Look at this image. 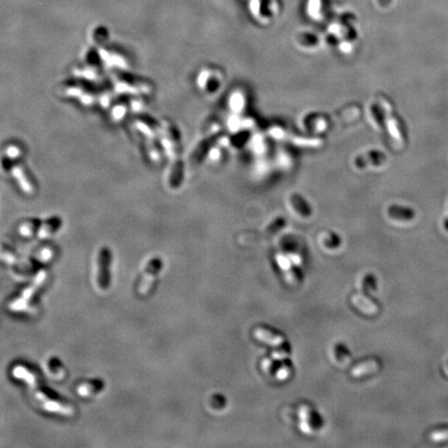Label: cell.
Returning a JSON list of instances; mask_svg holds the SVG:
<instances>
[{
    "label": "cell",
    "instance_id": "9",
    "mask_svg": "<svg viewBox=\"0 0 448 448\" xmlns=\"http://www.w3.org/2000/svg\"><path fill=\"white\" fill-rule=\"evenodd\" d=\"M301 413H302L303 418H305L307 420V423L310 426V428L319 429L322 426V420H321L319 414L310 407L303 406Z\"/></svg>",
    "mask_w": 448,
    "mask_h": 448
},
{
    "label": "cell",
    "instance_id": "3",
    "mask_svg": "<svg viewBox=\"0 0 448 448\" xmlns=\"http://www.w3.org/2000/svg\"><path fill=\"white\" fill-rule=\"evenodd\" d=\"M45 280H46V273L40 272L38 274V276H36L33 283L30 286H28L25 290H24L23 294L18 299L11 302V303L9 304V308L15 311L25 310L29 304L31 298L36 293V289H38L44 283Z\"/></svg>",
    "mask_w": 448,
    "mask_h": 448
},
{
    "label": "cell",
    "instance_id": "11",
    "mask_svg": "<svg viewBox=\"0 0 448 448\" xmlns=\"http://www.w3.org/2000/svg\"><path fill=\"white\" fill-rule=\"evenodd\" d=\"M60 225V220L57 219V218H53L51 220H48L46 223L43 224L41 232H40V238H47L49 237L50 235L53 234V232H55L56 229L59 227Z\"/></svg>",
    "mask_w": 448,
    "mask_h": 448
},
{
    "label": "cell",
    "instance_id": "14",
    "mask_svg": "<svg viewBox=\"0 0 448 448\" xmlns=\"http://www.w3.org/2000/svg\"><path fill=\"white\" fill-rule=\"evenodd\" d=\"M36 227H38V221H36V220H30V221H28L26 223H24L21 226L20 232H21V234L23 236L29 237V236L34 234V231H35Z\"/></svg>",
    "mask_w": 448,
    "mask_h": 448
},
{
    "label": "cell",
    "instance_id": "12",
    "mask_svg": "<svg viewBox=\"0 0 448 448\" xmlns=\"http://www.w3.org/2000/svg\"><path fill=\"white\" fill-rule=\"evenodd\" d=\"M292 203L294 205V208L296 209L297 212H299L302 216L304 217H308L311 214V210L309 208V205L303 200L301 196L295 195L292 197Z\"/></svg>",
    "mask_w": 448,
    "mask_h": 448
},
{
    "label": "cell",
    "instance_id": "16",
    "mask_svg": "<svg viewBox=\"0 0 448 448\" xmlns=\"http://www.w3.org/2000/svg\"><path fill=\"white\" fill-rule=\"evenodd\" d=\"M40 259L42 261H50L52 259V251L49 248L43 249L40 254Z\"/></svg>",
    "mask_w": 448,
    "mask_h": 448
},
{
    "label": "cell",
    "instance_id": "7",
    "mask_svg": "<svg viewBox=\"0 0 448 448\" xmlns=\"http://www.w3.org/2000/svg\"><path fill=\"white\" fill-rule=\"evenodd\" d=\"M103 382L100 380L88 381L80 384L77 388V392L82 397H90L99 393L103 389Z\"/></svg>",
    "mask_w": 448,
    "mask_h": 448
},
{
    "label": "cell",
    "instance_id": "13",
    "mask_svg": "<svg viewBox=\"0 0 448 448\" xmlns=\"http://www.w3.org/2000/svg\"><path fill=\"white\" fill-rule=\"evenodd\" d=\"M350 356H351L350 352L344 345L338 344L335 346V357L338 361L342 363H346L347 361L350 360Z\"/></svg>",
    "mask_w": 448,
    "mask_h": 448
},
{
    "label": "cell",
    "instance_id": "1",
    "mask_svg": "<svg viewBox=\"0 0 448 448\" xmlns=\"http://www.w3.org/2000/svg\"><path fill=\"white\" fill-rule=\"evenodd\" d=\"M14 377L24 381L29 387L30 392L38 404L48 412L62 414L63 416H72L75 413V409L72 405L60 401L59 397L50 392V390L41 388L39 386L38 377L28 367L18 364L13 368Z\"/></svg>",
    "mask_w": 448,
    "mask_h": 448
},
{
    "label": "cell",
    "instance_id": "8",
    "mask_svg": "<svg viewBox=\"0 0 448 448\" xmlns=\"http://www.w3.org/2000/svg\"><path fill=\"white\" fill-rule=\"evenodd\" d=\"M46 369L49 376L55 379H62L65 376V367L56 358H50L46 364Z\"/></svg>",
    "mask_w": 448,
    "mask_h": 448
},
{
    "label": "cell",
    "instance_id": "5",
    "mask_svg": "<svg viewBox=\"0 0 448 448\" xmlns=\"http://www.w3.org/2000/svg\"><path fill=\"white\" fill-rule=\"evenodd\" d=\"M374 287V278L372 276H366L364 278V282H363V288L361 292L353 297V302L356 306H358L362 311L372 313L376 311V305L373 302L367 298L366 294L369 289H372Z\"/></svg>",
    "mask_w": 448,
    "mask_h": 448
},
{
    "label": "cell",
    "instance_id": "6",
    "mask_svg": "<svg viewBox=\"0 0 448 448\" xmlns=\"http://www.w3.org/2000/svg\"><path fill=\"white\" fill-rule=\"evenodd\" d=\"M254 336H256L258 340L272 345L274 347L281 346L285 342V338L283 335L278 334L270 329L264 328V327H259V328L254 329Z\"/></svg>",
    "mask_w": 448,
    "mask_h": 448
},
{
    "label": "cell",
    "instance_id": "4",
    "mask_svg": "<svg viewBox=\"0 0 448 448\" xmlns=\"http://www.w3.org/2000/svg\"><path fill=\"white\" fill-rule=\"evenodd\" d=\"M162 266L163 264L160 259H154L149 263L148 268L145 270L138 286V293L141 296H147L151 292L155 279L162 269Z\"/></svg>",
    "mask_w": 448,
    "mask_h": 448
},
{
    "label": "cell",
    "instance_id": "2",
    "mask_svg": "<svg viewBox=\"0 0 448 448\" xmlns=\"http://www.w3.org/2000/svg\"><path fill=\"white\" fill-rule=\"evenodd\" d=\"M110 264L111 253L107 248L99 251L94 268V283L99 290H106L110 284Z\"/></svg>",
    "mask_w": 448,
    "mask_h": 448
},
{
    "label": "cell",
    "instance_id": "10",
    "mask_svg": "<svg viewBox=\"0 0 448 448\" xmlns=\"http://www.w3.org/2000/svg\"><path fill=\"white\" fill-rule=\"evenodd\" d=\"M378 368V362L374 360H369L366 361L364 363H361L358 366H356L355 368H353L352 370V376L353 377H360L362 374L368 373L370 371L376 370Z\"/></svg>",
    "mask_w": 448,
    "mask_h": 448
},
{
    "label": "cell",
    "instance_id": "15",
    "mask_svg": "<svg viewBox=\"0 0 448 448\" xmlns=\"http://www.w3.org/2000/svg\"><path fill=\"white\" fill-rule=\"evenodd\" d=\"M340 243H341L340 239H338V237L334 234L329 235L328 238L325 239V245L328 248H336L338 245H340Z\"/></svg>",
    "mask_w": 448,
    "mask_h": 448
}]
</instances>
